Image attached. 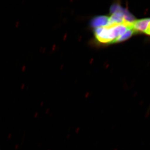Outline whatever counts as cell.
Masks as SVG:
<instances>
[{
  "mask_svg": "<svg viewBox=\"0 0 150 150\" xmlns=\"http://www.w3.org/2000/svg\"><path fill=\"white\" fill-rule=\"evenodd\" d=\"M19 23L18 21L16 23V26H18V25L19 24Z\"/></svg>",
  "mask_w": 150,
  "mask_h": 150,
  "instance_id": "8992f818",
  "label": "cell"
},
{
  "mask_svg": "<svg viewBox=\"0 0 150 150\" xmlns=\"http://www.w3.org/2000/svg\"><path fill=\"white\" fill-rule=\"evenodd\" d=\"M129 28L123 24L106 25L95 28L94 35L100 43H115V40L124 34Z\"/></svg>",
  "mask_w": 150,
  "mask_h": 150,
  "instance_id": "6da1fadb",
  "label": "cell"
},
{
  "mask_svg": "<svg viewBox=\"0 0 150 150\" xmlns=\"http://www.w3.org/2000/svg\"><path fill=\"white\" fill-rule=\"evenodd\" d=\"M25 68H26V67H25V66H24V67H22V70H24L25 69Z\"/></svg>",
  "mask_w": 150,
  "mask_h": 150,
  "instance_id": "52a82bcc",
  "label": "cell"
},
{
  "mask_svg": "<svg viewBox=\"0 0 150 150\" xmlns=\"http://www.w3.org/2000/svg\"><path fill=\"white\" fill-rule=\"evenodd\" d=\"M109 17L105 16H100L93 18L91 21V25L95 28L104 27L108 24Z\"/></svg>",
  "mask_w": 150,
  "mask_h": 150,
  "instance_id": "3957f363",
  "label": "cell"
},
{
  "mask_svg": "<svg viewBox=\"0 0 150 150\" xmlns=\"http://www.w3.org/2000/svg\"><path fill=\"white\" fill-rule=\"evenodd\" d=\"M146 34H148V35H150V23L149 25V26H148L147 29L146 31Z\"/></svg>",
  "mask_w": 150,
  "mask_h": 150,
  "instance_id": "5b68a950",
  "label": "cell"
},
{
  "mask_svg": "<svg viewBox=\"0 0 150 150\" xmlns=\"http://www.w3.org/2000/svg\"><path fill=\"white\" fill-rule=\"evenodd\" d=\"M134 33H135L132 29V28H128L124 34L121 35L115 40V43H119V42H122V41L127 40L130 38Z\"/></svg>",
  "mask_w": 150,
  "mask_h": 150,
  "instance_id": "277c9868",
  "label": "cell"
},
{
  "mask_svg": "<svg viewBox=\"0 0 150 150\" xmlns=\"http://www.w3.org/2000/svg\"><path fill=\"white\" fill-rule=\"evenodd\" d=\"M150 23V18H143L136 20L132 25V28L135 33H146Z\"/></svg>",
  "mask_w": 150,
  "mask_h": 150,
  "instance_id": "7a4b0ae2",
  "label": "cell"
}]
</instances>
